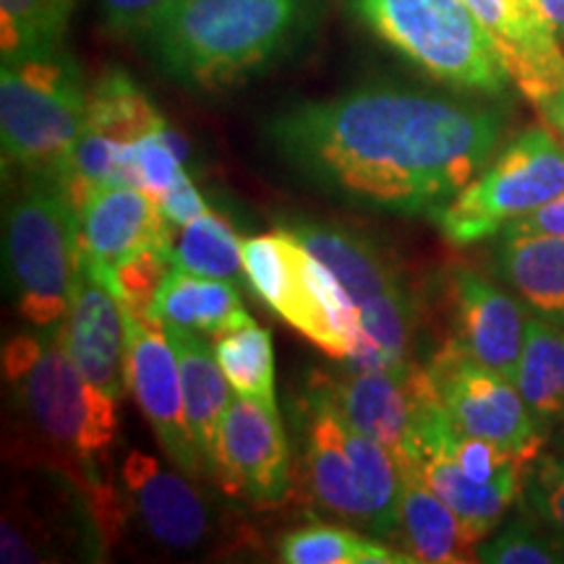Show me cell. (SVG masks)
<instances>
[{"label":"cell","instance_id":"4","mask_svg":"<svg viewBox=\"0 0 564 564\" xmlns=\"http://www.w3.org/2000/svg\"><path fill=\"white\" fill-rule=\"evenodd\" d=\"M89 91L82 70L63 51L3 61L0 141L3 165L58 181L87 118Z\"/></svg>","mask_w":564,"mask_h":564},{"label":"cell","instance_id":"34","mask_svg":"<svg viewBox=\"0 0 564 564\" xmlns=\"http://www.w3.org/2000/svg\"><path fill=\"white\" fill-rule=\"evenodd\" d=\"M523 507L564 544V457L541 455L523 486Z\"/></svg>","mask_w":564,"mask_h":564},{"label":"cell","instance_id":"17","mask_svg":"<svg viewBox=\"0 0 564 564\" xmlns=\"http://www.w3.org/2000/svg\"><path fill=\"white\" fill-rule=\"evenodd\" d=\"M123 486L139 523L154 541L175 552H194L215 535L212 510L186 474L165 470L152 455H126L121 465Z\"/></svg>","mask_w":564,"mask_h":564},{"label":"cell","instance_id":"13","mask_svg":"<svg viewBox=\"0 0 564 564\" xmlns=\"http://www.w3.org/2000/svg\"><path fill=\"white\" fill-rule=\"evenodd\" d=\"M299 429L303 476L314 502L335 518L369 528V507L348 447L350 423L337 408L327 377L314 379L303 392Z\"/></svg>","mask_w":564,"mask_h":564},{"label":"cell","instance_id":"32","mask_svg":"<svg viewBox=\"0 0 564 564\" xmlns=\"http://www.w3.org/2000/svg\"><path fill=\"white\" fill-rule=\"evenodd\" d=\"M186 175V167L171 147L167 123L129 147V183L150 194L154 202L162 199Z\"/></svg>","mask_w":564,"mask_h":564},{"label":"cell","instance_id":"10","mask_svg":"<svg viewBox=\"0 0 564 564\" xmlns=\"http://www.w3.org/2000/svg\"><path fill=\"white\" fill-rule=\"evenodd\" d=\"M337 408L356 432L390 449L394 460H423V429L440 408L429 366L392 371H348L327 379Z\"/></svg>","mask_w":564,"mask_h":564},{"label":"cell","instance_id":"16","mask_svg":"<svg viewBox=\"0 0 564 564\" xmlns=\"http://www.w3.org/2000/svg\"><path fill=\"white\" fill-rule=\"evenodd\" d=\"M63 343L84 377L121 403L126 377V314L108 280L79 264L70 306L63 319Z\"/></svg>","mask_w":564,"mask_h":564},{"label":"cell","instance_id":"39","mask_svg":"<svg viewBox=\"0 0 564 564\" xmlns=\"http://www.w3.org/2000/svg\"><path fill=\"white\" fill-rule=\"evenodd\" d=\"M541 112L546 116V121L554 126L556 131H560V137L564 139V89L560 91V95L552 97L544 108H541Z\"/></svg>","mask_w":564,"mask_h":564},{"label":"cell","instance_id":"6","mask_svg":"<svg viewBox=\"0 0 564 564\" xmlns=\"http://www.w3.org/2000/svg\"><path fill=\"white\" fill-rule=\"evenodd\" d=\"M387 45L449 87L502 95L507 70L465 0H352Z\"/></svg>","mask_w":564,"mask_h":564},{"label":"cell","instance_id":"35","mask_svg":"<svg viewBox=\"0 0 564 564\" xmlns=\"http://www.w3.org/2000/svg\"><path fill=\"white\" fill-rule=\"evenodd\" d=\"M173 0H100L105 26L118 37L144 34Z\"/></svg>","mask_w":564,"mask_h":564},{"label":"cell","instance_id":"15","mask_svg":"<svg viewBox=\"0 0 564 564\" xmlns=\"http://www.w3.org/2000/svg\"><path fill=\"white\" fill-rule=\"evenodd\" d=\"M79 264L110 272L144 249L171 253L175 228L160 204L137 186H102L76 212Z\"/></svg>","mask_w":564,"mask_h":564},{"label":"cell","instance_id":"3","mask_svg":"<svg viewBox=\"0 0 564 564\" xmlns=\"http://www.w3.org/2000/svg\"><path fill=\"white\" fill-rule=\"evenodd\" d=\"M3 373L13 400L47 444L89 465L118 434V403L97 390L63 343V324L11 337Z\"/></svg>","mask_w":564,"mask_h":564},{"label":"cell","instance_id":"9","mask_svg":"<svg viewBox=\"0 0 564 564\" xmlns=\"http://www.w3.org/2000/svg\"><path fill=\"white\" fill-rule=\"evenodd\" d=\"M429 373L455 429L514 453L541 455L546 432L528 411L512 379L474 361L455 343H447L436 352Z\"/></svg>","mask_w":564,"mask_h":564},{"label":"cell","instance_id":"8","mask_svg":"<svg viewBox=\"0 0 564 564\" xmlns=\"http://www.w3.org/2000/svg\"><path fill=\"white\" fill-rule=\"evenodd\" d=\"M564 192V144L546 129L520 131L497 160L436 212L449 243L470 246L502 236L514 220Z\"/></svg>","mask_w":564,"mask_h":564},{"label":"cell","instance_id":"19","mask_svg":"<svg viewBox=\"0 0 564 564\" xmlns=\"http://www.w3.org/2000/svg\"><path fill=\"white\" fill-rule=\"evenodd\" d=\"M162 329H165L175 361H178L183 403H186L188 429H192V440L202 460V478L220 484L217 436H220V423L232 400V387L223 366L217 364L215 348H209L199 333L178 327V324H167Z\"/></svg>","mask_w":564,"mask_h":564},{"label":"cell","instance_id":"7","mask_svg":"<svg viewBox=\"0 0 564 564\" xmlns=\"http://www.w3.org/2000/svg\"><path fill=\"white\" fill-rule=\"evenodd\" d=\"M243 274L267 306L327 356L345 361L358 343V312L340 280L291 228L243 241Z\"/></svg>","mask_w":564,"mask_h":564},{"label":"cell","instance_id":"23","mask_svg":"<svg viewBox=\"0 0 564 564\" xmlns=\"http://www.w3.org/2000/svg\"><path fill=\"white\" fill-rule=\"evenodd\" d=\"M497 272L535 316L564 327V238L502 236Z\"/></svg>","mask_w":564,"mask_h":564},{"label":"cell","instance_id":"28","mask_svg":"<svg viewBox=\"0 0 564 564\" xmlns=\"http://www.w3.org/2000/svg\"><path fill=\"white\" fill-rule=\"evenodd\" d=\"M278 556L288 564H411L413 554H400L379 541L337 525L295 528L280 539Z\"/></svg>","mask_w":564,"mask_h":564},{"label":"cell","instance_id":"25","mask_svg":"<svg viewBox=\"0 0 564 564\" xmlns=\"http://www.w3.org/2000/svg\"><path fill=\"white\" fill-rule=\"evenodd\" d=\"M514 384L544 432L564 423V327L528 316Z\"/></svg>","mask_w":564,"mask_h":564},{"label":"cell","instance_id":"20","mask_svg":"<svg viewBox=\"0 0 564 564\" xmlns=\"http://www.w3.org/2000/svg\"><path fill=\"white\" fill-rule=\"evenodd\" d=\"M299 241L314 253L348 291L356 312L373 303H382L398 295H408L390 262L366 238L350 230L329 228L322 223L299 220L291 228Z\"/></svg>","mask_w":564,"mask_h":564},{"label":"cell","instance_id":"11","mask_svg":"<svg viewBox=\"0 0 564 564\" xmlns=\"http://www.w3.org/2000/svg\"><path fill=\"white\" fill-rule=\"evenodd\" d=\"M126 377L129 390L150 421L160 447L181 474L202 478V460L192 440L183 403L181 371L162 324L126 312Z\"/></svg>","mask_w":564,"mask_h":564},{"label":"cell","instance_id":"18","mask_svg":"<svg viewBox=\"0 0 564 564\" xmlns=\"http://www.w3.org/2000/svg\"><path fill=\"white\" fill-rule=\"evenodd\" d=\"M455 343L463 352L514 382L525 343L528 316L510 293L474 270H457L453 278Z\"/></svg>","mask_w":564,"mask_h":564},{"label":"cell","instance_id":"27","mask_svg":"<svg viewBox=\"0 0 564 564\" xmlns=\"http://www.w3.org/2000/svg\"><path fill=\"white\" fill-rule=\"evenodd\" d=\"M171 264L204 278L236 282L243 272V243L232 225L209 209L175 230Z\"/></svg>","mask_w":564,"mask_h":564},{"label":"cell","instance_id":"22","mask_svg":"<svg viewBox=\"0 0 564 564\" xmlns=\"http://www.w3.org/2000/svg\"><path fill=\"white\" fill-rule=\"evenodd\" d=\"M400 465V520L415 562L460 564L476 560V541L465 533L460 518L429 486L421 463L405 460Z\"/></svg>","mask_w":564,"mask_h":564},{"label":"cell","instance_id":"12","mask_svg":"<svg viewBox=\"0 0 564 564\" xmlns=\"http://www.w3.org/2000/svg\"><path fill=\"white\" fill-rule=\"evenodd\" d=\"M220 489L253 507H278L291 494V453L278 408L236 394L217 436Z\"/></svg>","mask_w":564,"mask_h":564},{"label":"cell","instance_id":"1","mask_svg":"<svg viewBox=\"0 0 564 564\" xmlns=\"http://www.w3.org/2000/svg\"><path fill=\"white\" fill-rule=\"evenodd\" d=\"M267 137L303 181L335 199L434 217L489 162L502 118L421 89L366 84L278 112Z\"/></svg>","mask_w":564,"mask_h":564},{"label":"cell","instance_id":"36","mask_svg":"<svg viewBox=\"0 0 564 564\" xmlns=\"http://www.w3.org/2000/svg\"><path fill=\"white\" fill-rule=\"evenodd\" d=\"M158 204H160L162 217H165L175 230L196 220V217H202L204 212H209L207 202H204L199 188L194 186V181L188 178V175L175 183L171 192L162 196V199H158Z\"/></svg>","mask_w":564,"mask_h":564},{"label":"cell","instance_id":"5","mask_svg":"<svg viewBox=\"0 0 564 564\" xmlns=\"http://www.w3.org/2000/svg\"><path fill=\"white\" fill-rule=\"evenodd\" d=\"M6 272L21 316L32 327L66 319L79 272L76 207L58 181L30 175L6 204Z\"/></svg>","mask_w":564,"mask_h":564},{"label":"cell","instance_id":"37","mask_svg":"<svg viewBox=\"0 0 564 564\" xmlns=\"http://www.w3.org/2000/svg\"><path fill=\"white\" fill-rule=\"evenodd\" d=\"M502 236H556L564 238V192L552 202L541 204L531 215L514 220Z\"/></svg>","mask_w":564,"mask_h":564},{"label":"cell","instance_id":"26","mask_svg":"<svg viewBox=\"0 0 564 564\" xmlns=\"http://www.w3.org/2000/svg\"><path fill=\"white\" fill-rule=\"evenodd\" d=\"M165 123L147 91L121 68L105 70L89 89L84 129L129 147Z\"/></svg>","mask_w":564,"mask_h":564},{"label":"cell","instance_id":"14","mask_svg":"<svg viewBox=\"0 0 564 564\" xmlns=\"http://www.w3.org/2000/svg\"><path fill=\"white\" fill-rule=\"evenodd\" d=\"M514 84V89L544 108L564 89V47L535 0H465Z\"/></svg>","mask_w":564,"mask_h":564},{"label":"cell","instance_id":"21","mask_svg":"<svg viewBox=\"0 0 564 564\" xmlns=\"http://www.w3.org/2000/svg\"><path fill=\"white\" fill-rule=\"evenodd\" d=\"M150 319L162 327L178 324L207 337H223L253 322L232 280L204 278L178 267H171L162 280L150 306Z\"/></svg>","mask_w":564,"mask_h":564},{"label":"cell","instance_id":"30","mask_svg":"<svg viewBox=\"0 0 564 564\" xmlns=\"http://www.w3.org/2000/svg\"><path fill=\"white\" fill-rule=\"evenodd\" d=\"M215 356L236 394L278 408L274 394V348L272 335L257 322L215 337Z\"/></svg>","mask_w":564,"mask_h":564},{"label":"cell","instance_id":"24","mask_svg":"<svg viewBox=\"0 0 564 564\" xmlns=\"http://www.w3.org/2000/svg\"><path fill=\"white\" fill-rule=\"evenodd\" d=\"M421 470L429 486L453 507L465 533L476 544H481L486 535L499 525L505 512L523 497V486L528 478V474H512L489 484L474 481L436 447H429L423 453Z\"/></svg>","mask_w":564,"mask_h":564},{"label":"cell","instance_id":"2","mask_svg":"<svg viewBox=\"0 0 564 564\" xmlns=\"http://www.w3.org/2000/svg\"><path fill=\"white\" fill-rule=\"evenodd\" d=\"M306 9L308 0H173L141 37L173 82L220 91L280 58Z\"/></svg>","mask_w":564,"mask_h":564},{"label":"cell","instance_id":"38","mask_svg":"<svg viewBox=\"0 0 564 564\" xmlns=\"http://www.w3.org/2000/svg\"><path fill=\"white\" fill-rule=\"evenodd\" d=\"M535 6L544 13L549 26L560 34V40H564V0H535Z\"/></svg>","mask_w":564,"mask_h":564},{"label":"cell","instance_id":"31","mask_svg":"<svg viewBox=\"0 0 564 564\" xmlns=\"http://www.w3.org/2000/svg\"><path fill=\"white\" fill-rule=\"evenodd\" d=\"M476 562L486 564H564V544L544 523L523 514L476 546Z\"/></svg>","mask_w":564,"mask_h":564},{"label":"cell","instance_id":"33","mask_svg":"<svg viewBox=\"0 0 564 564\" xmlns=\"http://www.w3.org/2000/svg\"><path fill=\"white\" fill-rule=\"evenodd\" d=\"M171 253L162 249H144L133 253L110 272H97L108 280L126 312L150 316V306L158 295L162 280L171 272ZM95 272V270H91Z\"/></svg>","mask_w":564,"mask_h":564},{"label":"cell","instance_id":"29","mask_svg":"<svg viewBox=\"0 0 564 564\" xmlns=\"http://www.w3.org/2000/svg\"><path fill=\"white\" fill-rule=\"evenodd\" d=\"M76 0H0L3 61L63 47Z\"/></svg>","mask_w":564,"mask_h":564}]
</instances>
